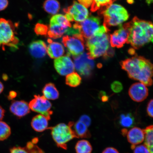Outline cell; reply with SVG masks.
<instances>
[{
    "label": "cell",
    "instance_id": "39",
    "mask_svg": "<svg viewBox=\"0 0 153 153\" xmlns=\"http://www.w3.org/2000/svg\"><path fill=\"white\" fill-rule=\"evenodd\" d=\"M102 153H119L116 149L112 147H108L103 151Z\"/></svg>",
    "mask_w": 153,
    "mask_h": 153
},
{
    "label": "cell",
    "instance_id": "10",
    "mask_svg": "<svg viewBox=\"0 0 153 153\" xmlns=\"http://www.w3.org/2000/svg\"><path fill=\"white\" fill-rule=\"evenodd\" d=\"M74 67L80 74L85 77L91 76L94 67V62L88 53H83L79 56L74 57Z\"/></svg>",
    "mask_w": 153,
    "mask_h": 153
},
{
    "label": "cell",
    "instance_id": "21",
    "mask_svg": "<svg viewBox=\"0 0 153 153\" xmlns=\"http://www.w3.org/2000/svg\"><path fill=\"white\" fill-rule=\"evenodd\" d=\"M69 28L65 27L56 23L50 22L47 35L49 37L57 39L62 37L64 34H66Z\"/></svg>",
    "mask_w": 153,
    "mask_h": 153
},
{
    "label": "cell",
    "instance_id": "31",
    "mask_svg": "<svg viewBox=\"0 0 153 153\" xmlns=\"http://www.w3.org/2000/svg\"><path fill=\"white\" fill-rule=\"evenodd\" d=\"M50 22L56 23L67 28L71 27L72 26L71 24L67 20L65 16L62 14L54 15L51 18Z\"/></svg>",
    "mask_w": 153,
    "mask_h": 153
},
{
    "label": "cell",
    "instance_id": "26",
    "mask_svg": "<svg viewBox=\"0 0 153 153\" xmlns=\"http://www.w3.org/2000/svg\"><path fill=\"white\" fill-rule=\"evenodd\" d=\"M75 149L76 153H91L93 150L91 143L85 140L78 141Z\"/></svg>",
    "mask_w": 153,
    "mask_h": 153
},
{
    "label": "cell",
    "instance_id": "32",
    "mask_svg": "<svg viewBox=\"0 0 153 153\" xmlns=\"http://www.w3.org/2000/svg\"><path fill=\"white\" fill-rule=\"evenodd\" d=\"M49 27L46 25L38 23L34 27V32L37 35H47L48 32Z\"/></svg>",
    "mask_w": 153,
    "mask_h": 153
},
{
    "label": "cell",
    "instance_id": "19",
    "mask_svg": "<svg viewBox=\"0 0 153 153\" xmlns=\"http://www.w3.org/2000/svg\"><path fill=\"white\" fill-rule=\"evenodd\" d=\"M49 120L42 114L37 115L32 118L31 127L34 131L38 132H42L48 129Z\"/></svg>",
    "mask_w": 153,
    "mask_h": 153
},
{
    "label": "cell",
    "instance_id": "28",
    "mask_svg": "<svg viewBox=\"0 0 153 153\" xmlns=\"http://www.w3.org/2000/svg\"><path fill=\"white\" fill-rule=\"evenodd\" d=\"M81 76L76 72H72L66 76V83L72 87H76L81 83Z\"/></svg>",
    "mask_w": 153,
    "mask_h": 153
},
{
    "label": "cell",
    "instance_id": "15",
    "mask_svg": "<svg viewBox=\"0 0 153 153\" xmlns=\"http://www.w3.org/2000/svg\"><path fill=\"white\" fill-rule=\"evenodd\" d=\"M9 109L11 113L19 118L23 117L30 112L29 104L24 100L13 101Z\"/></svg>",
    "mask_w": 153,
    "mask_h": 153
},
{
    "label": "cell",
    "instance_id": "6",
    "mask_svg": "<svg viewBox=\"0 0 153 153\" xmlns=\"http://www.w3.org/2000/svg\"><path fill=\"white\" fill-rule=\"evenodd\" d=\"M15 25L10 20L0 18V48L17 49L19 42L16 36Z\"/></svg>",
    "mask_w": 153,
    "mask_h": 153
},
{
    "label": "cell",
    "instance_id": "5",
    "mask_svg": "<svg viewBox=\"0 0 153 153\" xmlns=\"http://www.w3.org/2000/svg\"><path fill=\"white\" fill-rule=\"evenodd\" d=\"M73 124V122H70L68 125L60 123L48 128L51 130L53 140L59 148L66 150L67 143L73 139L77 138L72 128Z\"/></svg>",
    "mask_w": 153,
    "mask_h": 153
},
{
    "label": "cell",
    "instance_id": "33",
    "mask_svg": "<svg viewBox=\"0 0 153 153\" xmlns=\"http://www.w3.org/2000/svg\"><path fill=\"white\" fill-rule=\"evenodd\" d=\"M131 148L133 150V153H150L145 145H131Z\"/></svg>",
    "mask_w": 153,
    "mask_h": 153
},
{
    "label": "cell",
    "instance_id": "45",
    "mask_svg": "<svg viewBox=\"0 0 153 153\" xmlns=\"http://www.w3.org/2000/svg\"><path fill=\"white\" fill-rule=\"evenodd\" d=\"M128 53L131 55H134L135 54V51L134 49H131L128 51Z\"/></svg>",
    "mask_w": 153,
    "mask_h": 153
},
{
    "label": "cell",
    "instance_id": "18",
    "mask_svg": "<svg viewBox=\"0 0 153 153\" xmlns=\"http://www.w3.org/2000/svg\"><path fill=\"white\" fill-rule=\"evenodd\" d=\"M48 42L49 45L47 47V53L51 58L57 59L64 55L65 50L62 44L51 39H48Z\"/></svg>",
    "mask_w": 153,
    "mask_h": 153
},
{
    "label": "cell",
    "instance_id": "37",
    "mask_svg": "<svg viewBox=\"0 0 153 153\" xmlns=\"http://www.w3.org/2000/svg\"><path fill=\"white\" fill-rule=\"evenodd\" d=\"M78 1L86 7H89L92 4L94 0H78Z\"/></svg>",
    "mask_w": 153,
    "mask_h": 153
},
{
    "label": "cell",
    "instance_id": "35",
    "mask_svg": "<svg viewBox=\"0 0 153 153\" xmlns=\"http://www.w3.org/2000/svg\"><path fill=\"white\" fill-rule=\"evenodd\" d=\"M79 121H81L85 124L87 127L91 125V118L89 117L86 115H83L80 118Z\"/></svg>",
    "mask_w": 153,
    "mask_h": 153
},
{
    "label": "cell",
    "instance_id": "4",
    "mask_svg": "<svg viewBox=\"0 0 153 153\" xmlns=\"http://www.w3.org/2000/svg\"><path fill=\"white\" fill-rule=\"evenodd\" d=\"M86 47L90 57L94 59L103 56L105 57L109 48V37L107 33L93 36L88 38Z\"/></svg>",
    "mask_w": 153,
    "mask_h": 153
},
{
    "label": "cell",
    "instance_id": "41",
    "mask_svg": "<svg viewBox=\"0 0 153 153\" xmlns=\"http://www.w3.org/2000/svg\"><path fill=\"white\" fill-rule=\"evenodd\" d=\"M17 95V93L16 92L14 91H11L9 93L7 98L9 100H13L16 97Z\"/></svg>",
    "mask_w": 153,
    "mask_h": 153
},
{
    "label": "cell",
    "instance_id": "9",
    "mask_svg": "<svg viewBox=\"0 0 153 153\" xmlns=\"http://www.w3.org/2000/svg\"><path fill=\"white\" fill-rule=\"evenodd\" d=\"M29 105L32 111L41 114L50 120L53 114L51 110L52 104L43 96L34 95V98L30 101Z\"/></svg>",
    "mask_w": 153,
    "mask_h": 153
},
{
    "label": "cell",
    "instance_id": "8",
    "mask_svg": "<svg viewBox=\"0 0 153 153\" xmlns=\"http://www.w3.org/2000/svg\"><path fill=\"white\" fill-rule=\"evenodd\" d=\"M64 11L66 13L65 16L69 22H81L88 16L89 11L87 7L76 1L70 7L64 9Z\"/></svg>",
    "mask_w": 153,
    "mask_h": 153
},
{
    "label": "cell",
    "instance_id": "20",
    "mask_svg": "<svg viewBox=\"0 0 153 153\" xmlns=\"http://www.w3.org/2000/svg\"><path fill=\"white\" fill-rule=\"evenodd\" d=\"M10 153H45L36 144L32 141L27 143L24 147L14 146L10 150Z\"/></svg>",
    "mask_w": 153,
    "mask_h": 153
},
{
    "label": "cell",
    "instance_id": "16",
    "mask_svg": "<svg viewBox=\"0 0 153 153\" xmlns=\"http://www.w3.org/2000/svg\"><path fill=\"white\" fill-rule=\"evenodd\" d=\"M47 47L45 42L42 40H38L30 44L28 50L32 56L39 59L42 58L46 54Z\"/></svg>",
    "mask_w": 153,
    "mask_h": 153
},
{
    "label": "cell",
    "instance_id": "47",
    "mask_svg": "<svg viewBox=\"0 0 153 153\" xmlns=\"http://www.w3.org/2000/svg\"><path fill=\"white\" fill-rule=\"evenodd\" d=\"M3 79L4 80V81H7L8 79V76H7V74H3L2 76Z\"/></svg>",
    "mask_w": 153,
    "mask_h": 153
},
{
    "label": "cell",
    "instance_id": "17",
    "mask_svg": "<svg viewBox=\"0 0 153 153\" xmlns=\"http://www.w3.org/2000/svg\"><path fill=\"white\" fill-rule=\"evenodd\" d=\"M127 136L128 141L131 145L140 144L145 139L144 129L138 127H134L128 132Z\"/></svg>",
    "mask_w": 153,
    "mask_h": 153
},
{
    "label": "cell",
    "instance_id": "1",
    "mask_svg": "<svg viewBox=\"0 0 153 153\" xmlns=\"http://www.w3.org/2000/svg\"><path fill=\"white\" fill-rule=\"evenodd\" d=\"M120 65L130 79L139 81L148 87L152 85L153 64L150 60L135 54L131 58L121 61Z\"/></svg>",
    "mask_w": 153,
    "mask_h": 153
},
{
    "label": "cell",
    "instance_id": "2",
    "mask_svg": "<svg viewBox=\"0 0 153 153\" xmlns=\"http://www.w3.org/2000/svg\"><path fill=\"white\" fill-rule=\"evenodd\" d=\"M129 30L128 43L134 49H137L146 44L153 43V23L134 17L125 24Z\"/></svg>",
    "mask_w": 153,
    "mask_h": 153
},
{
    "label": "cell",
    "instance_id": "43",
    "mask_svg": "<svg viewBox=\"0 0 153 153\" xmlns=\"http://www.w3.org/2000/svg\"><path fill=\"white\" fill-rule=\"evenodd\" d=\"M121 132L122 135H123V136H126L127 135L128 131L127 129L123 128L122 129Z\"/></svg>",
    "mask_w": 153,
    "mask_h": 153
},
{
    "label": "cell",
    "instance_id": "34",
    "mask_svg": "<svg viewBox=\"0 0 153 153\" xmlns=\"http://www.w3.org/2000/svg\"><path fill=\"white\" fill-rule=\"evenodd\" d=\"M111 88L114 92L119 93L123 90V86L121 82L115 81L111 84Z\"/></svg>",
    "mask_w": 153,
    "mask_h": 153
},
{
    "label": "cell",
    "instance_id": "22",
    "mask_svg": "<svg viewBox=\"0 0 153 153\" xmlns=\"http://www.w3.org/2000/svg\"><path fill=\"white\" fill-rule=\"evenodd\" d=\"M72 128L77 138H87L91 137L88 127L79 120L74 123Z\"/></svg>",
    "mask_w": 153,
    "mask_h": 153
},
{
    "label": "cell",
    "instance_id": "3",
    "mask_svg": "<svg viewBox=\"0 0 153 153\" xmlns=\"http://www.w3.org/2000/svg\"><path fill=\"white\" fill-rule=\"evenodd\" d=\"M99 12L104 16L103 25L108 29L111 27L120 25L129 18L126 9L117 4H112L101 10Z\"/></svg>",
    "mask_w": 153,
    "mask_h": 153
},
{
    "label": "cell",
    "instance_id": "27",
    "mask_svg": "<svg viewBox=\"0 0 153 153\" xmlns=\"http://www.w3.org/2000/svg\"><path fill=\"white\" fill-rule=\"evenodd\" d=\"M135 123V119L131 113L122 114L120 117L119 123L122 127L129 128L133 127Z\"/></svg>",
    "mask_w": 153,
    "mask_h": 153
},
{
    "label": "cell",
    "instance_id": "14",
    "mask_svg": "<svg viewBox=\"0 0 153 153\" xmlns=\"http://www.w3.org/2000/svg\"><path fill=\"white\" fill-rule=\"evenodd\" d=\"M128 93L132 100L135 102H141L148 97L149 90L146 86L138 82L131 85L129 88Z\"/></svg>",
    "mask_w": 153,
    "mask_h": 153
},
{
    "label": "cell",
    "instance_id": "11",
    "mask_svg": "<svg viewBox=\"0 0 153 153\" xmlns=\"http://www.w3.org/2000/svg\"><path fill=\"white\" fill-rule=\"evenodd\" d=\"M100 21L97 17L91 16L81 23H76L80 34L84 38H89L94 35L100 27Z\"/></svg>",
    "mask_w": 153,
    "mask_h": 153
},
{
    "label": "cell",
    "instance_id": "24",
    "mask_svg": "<svg viewBox=\"0 0 153 153\" xmlns=\"http://www.w3.org/2000/svg\"><path fill=\"white\" fill-rule=\"evenodd\" d=\"M144 144L150 153H153V125L148 126L144 129Z\"/></svg>",
    "mask_w": 153,
    "mask_h": 153
},
{
    "label": "cell",
    "instance_id": "44",
    "mask_svg": "<svg viewBox=\"0 0 153 153\" xmlns=\"http://www.w3.org/2000/svg\"><path fill=\"white\" fill-rule=\"evenodd\" d=\"M4 89V85L0 81V94L3 91Z\"/></svg>",
    "mask_w": 153,
    "mask_h": 153
},
{
    "label": "cell",
    "instance_id": "29",
    "mask_svg": "<svg viewBox=\"0 0 153 153\" xmlns=\"http://www.w3.org/2000/svg\"><path fill=\"white\" fill-rule=\"evenodd\" d=\"M116 0H94L91 10L95 12L98 10L104 9L111 5Z\"/></svg>",
    "mask_w": 153,
    "mask_h": 153
},
{
    "label": "cell",
    "instance_id": "38",
    "mask_svg": "<svg viewBox=\"0 0 153 153\" xmlns=\"http://www.w3.org/2000/svg\"><path fill=\"white\" fill-rule=\"evenodd\" d=\"M8 0H0V11L4 10L8 6Z\"/></svg>",
    "mask_w": 153,
    "mask_h": 153
},
{
    "label": "cell",
    "instance_id": "23",
    "mask_svg": "<svg viewBox=\"0 0 153 153\" xmlns=\"http://www.w3.org/2000/svg\"><path fill=\"white\" fill-rule=\"evenodd\" d=\"M43 96L47 99L56 100L58 98L59 94L54 84L50 83L45 85L43 88Z\"/></svg>",
    "mask_w": 153,
    "mask_h": 153
},
{
    "label": "cell",
    "instance_id": "12",
    "mask_svg": "<svg viewBox=\"0 0 153 153\" xmlns=\"http://www.w3.org/2000/svg\"><path fill=\"white\" fill-rule=\"evenodd\" d=\"M129 32L125 24L120 26L119 29L110 35V42L112 47L120 48L126 43H128Z\"/></svg>",
    "mask_w": 153,
    "mask_h": 153
},
{
    "label": "cell",
    "instance_id": "42",
    "mask_svg": "<svg viewBox=\"0 0 153 153\" xmlns=\"http://www.w3.org/2000/svg\"><path fill=\"white\" fill-rule=\"evenodd\" d=\"M5 113V110L2 107L0 106V121H1L4 117Z\"/></svg>",
    "mask_w": 153,
    "mask_h": 153
},
{
    "label": "cell",
    "instance_id": "7",
    "mask_svg": "<svg viewBox=\"0 0 153 153\" xmlns=\"http://www.w3.org/2000/svg\"><path fill=\"white\" fill-rule=\"evenodd\" d=\"M62 42L68 50V55L75 57L83 53L85 48V40L81 34H74L72 36H64Z\"/></svg>",
    "mask_w": 153,
    "mask_h": 153
},
{
    "label": "cell",
    "instance_id": "40",
    "mask_svg": "<svg viewBox=\"0 0 153 153\" xmlns=\"http://www.w3.org/2000/svg\"><path fill=\"white\" fill-rule=\"evenodd\" d=\"M100 97L103 102H106L108 100V96L106 95L104 91H101L100 94Z\"/></svg>",
    "mask_w": 153,
    "mask_h": 153
},
{
    "label": "cell",
    "instance_id": "48",
    "mask_svg": "<svg viewBox=\"0 0 153 153\" xmlns=\"http://www.w3.org/2000/svg\"><path fill=\"white\" fill-rule=\"evenodd\" d=\"M128 3L130 4H132L134 2V0H127Z\"/></svg>",
    "mask_w": 153,
    "mask_h": 153
},
{
    "label": "cell",
    "instance_id": "46",
    "mask_svg": "<svg viewBox=\"0 0 153 153\" xmlns=\"http://www.w3.org/2000/svg\"><path fill=\"white\" fill-rule=\"evenodd\" d=\"M38 141V139L37 138H34L32 140V142L34 144H37Z\"/></svg>",
    "mask_w": 153,
    "mask_h": 153
},
{
    "label": "cell",
    "instance_id": "36",
    "mask_svg": "<svg viewBox=\"0 0 153 153\" xmlns=\"http://www.w3.org/2000/svg\"><path fill=\"white\" fill-rule=\"evenodd\" d=\"M147 112L149 116L153 118V99L149 101L148 103Z\"/></svg>",
    "mask_w": 153,
    "mask_h": 153
},
{
    "label": "cell",
    "instance_id": "13",
    "mask_svg": "<svg viewBox=\"0 0 153 153\" xmlns=\"http://www.w3.org/2000/svg\"><path fill=\"white\" fill-rule=\"evenodd\" d=\"M54 66L57 73L62 76L72 73L75 68L74 64L68 55L55 59Z\"/></svg>",
    "mask_w": 153,
    "mask_h": 153
},
{
    "label": "cell",
    "instance_id": "49",
    "mask_svg": "<svg viewBox=\"0 0 153 153\" xmlns=\"http://www.w3.org/2000/svg\"><path fill=\"white\" fill-rule=\"evenodd\" d=\"M146 1L148 4H150L153 2V0H146Z\"/></svg>",
    "mask_w": 153,
    "mask_h": 153
},
{
    "label": "cell",
    "instance_id": "30",
    "mask_svg": "<svg viewBox=\"0 0 153 153\" xmlns=\"http://www.w3.org/2000/svg\"><path fill=\"white\" fill-rule=\"evenodd\" d=\"M11 134V129L8 124L0 121V141H3L8 139Z\"/></svg>",
    "mask_w": 153,
    "mask_h": 153
},
{
    "label": "cell",
    "instance_id": "25",
    "mask_svg": "<svg viewBox=\"0 0 153 153\" xmlns=\"http://www.w3.org/2000/svg\"><path fill=\"white\" fill-rule=\"evenodd\" d=\"M43 7L47 12L52 15L56 14L60 9V3L56 0H46Z\"/></svg>",
    "mask_w": 153,
    "mask_h": 153
}]
</instances>
